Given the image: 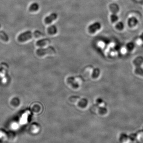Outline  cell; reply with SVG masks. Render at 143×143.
<instances>
[{"instance_id": "obj_1", "label": "cell", "mask_w": 143, "mask_h": 143, "mask_svg": "<svg viewBox=\"0 0 143 143\" xmlns=\"http://www.w3.org/2000/svg\"><path fill=\"white\" fill-rule=\"evenodd\" d=\"M42 35L43 34L38 30L35 31L34 32H31V31H26L19 35L18 37V40L19 42H24L30 40L33 37L38 38L41 37Z\"/></svg>"}, {"instance_id": "obj_2", "label": "cell", "mask_w": 143, "mask_h": 143, "mask_svg": "<svg viewBox=\"0 0 143 143\" xmlns=\"http://www.w3.org/2000/svg\"><path fill=\"white\" fill-rule=\"evenodd\" d=\"M36 54L38 57L45 58L46 56H54L56 54V50L54 48L48 46L45 48H39L36 51Z\"/></svg>"}, {"instance_id": "obj_3", "label": "cell", "mask_w": 143, "mask_h": 143, "mask_svg": "<svg viewBox=\"0 0 143 143\" xmlns=\"http://www.w3.org/2000/svg\"><path fill=\"white\" fill-rule=\"evenodd\" d=\"M102 27L101 24L99 22H96L88 27V30L90 33L94 34L96 31L99 30Z\"/></svg>"}, {"instance_id": "obj_4", "label": "cell", "mask_w": 143, "mask_h": 143, "mask_svg": "<svg viewBox=\"0 0 143 143\" xmlns=\"http://www.w3.org/2000/svg\"><path fill=\"white\" fill-rule=\"evenodd\" d=\"M50 43V40L49 39H42V40H39L37 41L36 43V45L38 47L40 48H42L43 47L48 46Z\"/></svg>"}, {"instance_id": "obj_5", "label": "cell", "mask_w": 143, "mask_h": 143, "mask_svg": "<svg viewBox=\"0 0 143 143\" xmlns=\"http://www.w3.org/2000/svg\"><path fill=\"white\" fill-rule=\"evenodd\" d=\"M58 16L57 14L55 13H53L51 14L48 16L44 19V22L46 24H50L54 20H56Z\"/></svg>"}, {"instance_id": "obj_6", "label": "cell", "mask_w": 143, "mask_h": 143, "mask_svg": "<svg viewBox=\"0 0 143 143\" xmlns=\"http://www.w3.org/2000/svg\"><path fill=\"white\" fill-rule=\"evenodd\" d=\"M120 143H132L130 139L129 136L125 134H123L120 135Z\"/></svg>"}, {"instance_id": "obj_7", "label": "cell", "mask_w": 143, "mask_h": 143, "mask_svg": "<svg viewBox=\"0 0 143 143\" xmlns=\"http://www.w3.org/2000/svg\"><path fill=\"white\" fill-rule=\"evenodd\" d=\"M136 135V142L139 143H143V130L138 132Z\"/></svg>"}, {"instance_id": "obj_8", "label": "cell", "mask_w": 143, "mask_h": 143, "mask_svg": "<svg viewBox=\"0 0 143 143\" xmlns=\"http://www.w3.org/2000/svg\"><path fill=\"white\" fill-rule=\"evenodd\" d=\"M39 8H40V6L38 4L35 2V3H33L30 5L29 7V10L30 11V12H35L39 10Z\"/></svg>"}, {"instance_id": "obj_9", "label": "cell", "mask_w": 143, "mask_h": 143, "mask_svg": "<svg viewBox=\"0 0 143 143\" xmlns=\"http://www.w3.org/2000/svg\"><path fill=\"white\" fill-rule=\"evenodd\" d=\"M48 32L49 34L54 35L57 33V29L55 26L52 25L50 26L48 29Z\"/></svg>"}, {"instance_id": "obj_10", "label": "cell", "mask_w": 143, "mask_h": 143, "mask_svg": "<svg viewBox=\"0 0 143 143\" xmlns=\"http://www.w3.org/2000/svg\"><path fill=\"white\" fill-rule=\"evenodd\" d=\"M110 20L112 22L114 23L118 20V17L116 15L112 14L110 16Z\"/></svg>"}, {"instance_id": "obj_11", "label": "cell", "mask_w": 143, "mask_h": 143, "mask_svg": "<svg viewBox=\"0 0 143 143\" xmlns=\"http://www.w3.org/2000/svg\"><path fill=\"white\" fill-rule=\"evenodd\" d=\"M124 27V25L122 22H118V23L116 24V29H118V30H122Z\"/></svg>"}]
</instances>
